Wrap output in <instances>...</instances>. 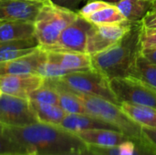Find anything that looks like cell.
Returning <instances> with one entry per match:
<instances>
[{
  "label": "cell",
  "mask_w": 156,
  "mask_h": 155,
  "mask_svg": "<svg viewBox=\"0 0 156 155\" xmlns=\"http://www.w3.org/2000/svg\"><path fill=\"white\" fill-rule=\"evenodd\" d=\"M122 110L139 126L156 129V108L128 102L121 103Z\"/></svg>",
  "instance_id": "obj_19"
},
{
  "label": "cell",
  "mask_w": 156,
  "mask_h": 155,
  "mask_svg": "<svg viewBox=\"0 0 156 155\" xmlns=\"http://www.w3.org/2000/svg\"><path fill=\"white\" fill-rule=\"evenodd\" d=\"M116 6L127 21L131 23L142 22L147 14L153 10L154 0H122Z\"/></svg>",
  "instance_id": "obj_21"
},
{
  "label": "cell",
  "mask_w": 156,
  "mask_h": 155,
  "mask_svg": "<svg viewBox=\"0 0 156 155\" xmlns=\"http://www.w3.org/2000/svg\"><path fill=\"white\" fill-rule=\"evenodd\" d=\"M100 155H156V148L143 136L130 138L113 147H97L88 145Z\"/></svg>",
  "instance_id": "obj_13"
},
{
  "label": "cell",
  "mask_w": 156,
  "mask_h": 155,
  "mask_svg": "<svg viewBox=\"0 0 156 155\" xmlns=\"http://www.w3.org/2000/svg\"><path fill=\"white\" fill-rule=\"evenodd\" d=\"M81 100L86 112L96 118H99L123 132L131 138H141L142 127L134 122L121 108L103 98L76 93Z\"/></svg>",
  "instance_id": "obj_4"
},
{
  "label": "cell",
  "mask_w": 156,
  "mask_h": 155,
  "mask_svg": "<svg viewBox=\"0 0 156 155\" xmlns=\"http://www.w3.org/2000/svg\"><path fill=\"white\" fill-rule=\"evenodd\" d=\"M110 86L120 105L128 102L156 108V91L138 79L131 76L115 78L110 80Z\"/></svg>",
  "instance_id": "obj_6"
},
{
  "label": "cell",
  "mask_w": 156,
  "mask_h": 155,
  "mask_svg": "<svg viewBox=\"0 0 156 155\" xmlns=\"http://www.w3.org/2000/svg\"><path fill=\"white\" fill-rule=\"evenodd\" d=\"M87 1H89V0H87ZM101 1H105V2H107V3H110V4H112V5H117L120 1H122V0H101Z\"/></svg>",
  "instance_id": "obj_35"
},
{
  "label": "cell",
  "mask_w": 156,
  "mask_h": 155,
  "mask_svg": "<svg viewBox=\"0 0 156 155\" xmlns=\"http://www.w3.org/2000/svg\"></svg>",
  "instance_id": "obj_40"
},
{
  "label": "cell",
  "mask_w": 156,
  "mask_h": 155,
  "mask_svg": "<svg viewBox=\"0 0 156 155\" xmlns=\"http://www.w3.org/2000/svg\"><path fill=\"white\" fill-rule=\"evenodd\" d=\"M27 99L2 93L0 96V123L6 127H25L37 122Z\"/></svg>",
  "instance_id": "obj_7"
},
{
  "label": "cell",
  "mask_w": 156,
  "mask_h": 155,
  "mask_svg": "<svg viewBox=\"0 0 156 155\" xmlns=\"http://www.w3.org/2000/svg\"><path fill=\"white\" fill-rule=\"evenodd\" d=\"M45 79L37 74L2 75L0 90L2 93L27 99L30 94L44 84Z\"/></svg>",
  "instance_id": "obj_10"
},
{
  "label": "cell",
  "mask_w": 156,
  "mask_h": 155,
  "mask_svg": "<svg viewBox=\"0 0 156 155\" xmlns=\"http://www.w3.org/2000/svg\"><path fill=\"white\" fill-rule=\"evenodd\" d=\"M44 4L29 0H0V21L35 22Z\"/></svg>",
  "instance_id": "obj_11"
},
{
  "label": "cell",
  "mask_w": 156,
  "mask_h": 155,
  "mask_svg": "<svg viewBox=\"0 0 156 155\" xmlns=\"http://www.w3.org/2000/svg\"><path fill=\"white\" fill-rule=\"evenodd\" d=\"M153 10L156 11V0L154 1V6H153Z\"/></svg>",
  "instance_id": "obj_37"
},
{
  "label": "cell",
  "mask_w": 156,
  "mask_h": 155,
  "mask_svg": "<svg viewBox=\"0 0 156 155\" xmlns=\"http://www.w3.org/2000/svg\"><path fill=\"white\" fill-rule=\"evenodd\" d=\"M77 135L88 145L97 147H113L129 140L131 137L120 131L94 129L80 132Z\"/></svg>",
  "instance_id": "obj_14"
},
{
  "label": "cell",
  "mask_w": 156,
  "mask_h": 155,
  "mask_svg": "<svg viewBox=\"0 0 156 155\" xmlns=\"http://www.w3.org/2000/svg\"><path fill=\"white\" fill-rule=\"evenodd\" d=\"M129 76L138 79L156 91V63L142 52L137 56Z\"/></svg>",
  "instance_id": "obj_22"
},
{
  "label": "cell",
  "mask_w": 156,
  "mask_h": 155,
  "mask_svg": "<svg viewBox=\"0 0 156 155\" xmlns=\"http://www.w3.org/2000/svg\"><path fill=\"white\" fill-rule=\"evenodd\" d=\"M29 1L38 2V3H48V2H50V0H29Z\"/></svg>",
  "instance_id": "obj_36"
},
{
  "label": "cell",
  "mask_w": 156,
  "mask_h": 155,
  "mask_svg": "<svg viewBox=\"0 0 156 155\" xmlns=\"http://www.w3.org/2000/svg\"><path fill=\"white\" fill-rule=\"evenodd\" d=\"M83 1H87V0H50V2L53 3L54 5L70 9L72 11H76Z\"/></svg>",
  "instance_id": "obj_30"
},
{
  "label": "cell",
  "mask_w": 156,
  "mask_h": 155,
  "mask_svg": "<svg viewBox=\"0 0 156 155\" xmlns=\"http://www.w3.org/2000/svg\"><path fill=\"white\" fill-rule=\"evenodd\" d=\"M86 19L92 25H111V24H121L126 20L125 16L120 11L115 5L103 8L88 17Z\"/></svg>",
  "instance_id": "obj_24"
},
{
  "label": "cell",
  "mask_w": 156,
  "mask_h": 155,
  "mask_svg": "<svg viewBox=\"0 0 156 155\" xmlns=\"http://www.w3.org/2000/svg\"><path fill=\"white\" fill-rule=\"evenodd\" d=\"M142 22L132 24L129 31L112 47L91 57L92 67L109 80L127 77L141 53L140 35Z\"/></svg>",
  "instance_id": "obj_2"
},
{
  "label": "cell",
  "mask_w": 156,
  "mask_h": 155,
  "mask_svg": "<svg viewBox=\"0 0 156 155\" xmlns=\"http://www.w3.org/2000/svg\"><path fill=\"white\" fill-rule=\"evenodd\" d=\"M142 135L156 148V129L142 128Z\"/></svg>",
  "instance_id": "obj_32"
},
{
  "label": "cell",
  "mask_w": 156,
  "mask_h": 155,
  "mask_svg": "<svg viewBox=\"0 0 156 155\" xmlns=\"http://www.w3.org/2000/svg\"><path fill=\"white\" fill-rule=\"evenodd\" d=\"M35 36L34 22L0 21V42L24 39Z\"/></svg>",
  "instance_id": "obj_20"
},
{
  "label": "cell",
  "mask_w": 156,
  "mask_h": 155,
  "mask_svg": "<svg viewBox=\"0 0 156 155\" xmlns=\"http://www.w3.org/2000/svg\"><path fill=\"white\" fill-rule=\"evenodd\" d=\"M63 155H100L97 153H95L93 150H91L89 146L83 150L78 151V152H74V153H67V154Z\"/></svg>",
  "instance_id": "obj_34"
},
{
  "label": "cell",
  "mask_w": 156,
  "mask_h": 155,
  "mask_svg": "<svg viewBox=\"0 0 156 155\" xmlns=\"http://www.w3.org/2000/svg\"><path fill=\"white\" fill-rule=\"evenodd\" d=\"M28 100L39 103L58 105V93L55 87L45 80L44 84L40 88L34 90L30 94Z\"/></svg>",
  "instance_id": "obj_26"
},
{
  "label": "cell",
  "mask_w": 156,
  "mask_h": 155,
  "mask_svg": "<svg viewBox=\"0 0 156 155\" xmlns=\"http://www.w3.org/2000/svg\"><path fill=\"white\" fill-rule=\"evenodd\" d=\"M141 48H156V28H144L142 27L140 35Z\"/></svg>",
  "instance_id": "obj_29"
},
{
  "label": "cell",
  "mask_w": 156,
  "mask_h": 155,
  "mask_svg": "<svg viewBox=\"0 0 156 155\" xmlns=\"http://www.w3.org/2000/svg\"><path fill=\"white\" fill-rule=\"evenodd\" d=\"M91 26V23L79 15L78 17L62 31L58 40L44 50L86 53L88 34Z\"/></svg>",
  "instance_id": "obj_8"
},
{
  "label": "cell",
  "mask_w": 156,
  "mask_h": 155,
  "mask_svg": "<svg viewBox=\"0 0 156 155\" xmlns=\"http://www.w3.org/2000/svg\"><path fill=\"white\" fill-rule=\"evenodd\" d=\"M47 59L58 64L69 72L93 69L91 57L87 53L47 51Z\"/></svg>",
  "instance_id": "obj_16"
},
{
  "label": "cell",
  "mask_w": 156,
  "mask_h": 155,
  "mask_svg": "<svg viewBox=\"0 0 156 155\" xmlns=\"http://www.w3.org/2000/svg\"><path fill=\"white\" fill-rule=\"evenodd\" d=\"M79 14L76 11L54 5L51 2L45 3L34 22L35 37L42 49L52 46L58 38L62 31L70 25Z\"/></svg>",
  "instance_id": "obj_3"
},
{
  "label": "cell",
  "mask_w": 156,
  "mask_h": 155,
  "mask_svg": "<svg viewBox=\"0 0 156 155\" xmlns=\"http://www.w3.org/2000/svg\"><path fill=\"white\" fill-rule=\"evenodd\" d=\"M143 27L144 28H156V11L152 10L142 20Z\"/></svg>",
  "instance_id": "obj_31"
},
{
  "label": "cell",
  "mask_w": 156,
  "mask_h": 155,
  "mask_svg": "<svg viewBox=\"0 0 156 155\" xmlns=\"http://www.w3.org/2000/svg\"><path fill=\"white\" fill-rule=\"evenodd\" d=\"M40 48L37 37L0 42V62L16 59L31 54Z\"/></svg>",
  "instance_id": "obj_17"
},
{
  "label": "cell",
  "mask_w": 156,
  "mask_h": 155,
  "mask_svg": "<svg viewBox=\"0 0 156 155\" xmlns=\"http://www.w3.org/2000/svg\"><path fill=\"white\" fill-rule=\"evenodd\" d=\"M47 58L46 50L39 48L35 52L27 56L0 62V76L37 74L38 66Z\"/></svg>",
  "instance_id": "obj_12"
},
{
  "label": "cell",
  "mask_w": 156,
  "mask_h": 155,
  "mask_svg": "<svg viewBox=\"0 0 156 155\" xmlns=\"http://www.w3.org/2000/svg\"><path fill=\"white\" fill-rule=\"evenodd\" d=\"M69 73L70 72L60 67L58 64L49 61L47 58L40 63L37 71V74L44 79H58Z\"/></svg>",
  "instance_id": "obj_27"
},
{
  "label": "cell",
  "mask_w": 156,
  "mask_h": 155,
  "mask_svg": "<svg viewBox=\"0 0 156 155\" xmlns=\"http://www.w3.org/2000/svg\"><path fill=\"white\" fill-rule=\"evenodd\" d=\"M146 58H148L150 60L156 63V48H148V49H143L141 51Z\"/></svg>",
  "instance_id": "obj_33"
},
{
  "label": "cell",
  "mask_w": 156,
  "mask_h": 155,
  "mask_svg": "<svg viewBox=\"0 0 156 155\" xmlns=\"http://www.w3.org/2000/svg\"><path fill=\"white\" fill-rule=\"evenodd\" d=\"M112 4L110 3H107L105 1H101V0H89L87 2V4L82 6L78 12V14L80 16H81L82 17L86 18L88 17L89 16L103 9V8H106L108 6H110Z\"/></svg>",
  "instance_id": "obj_28"
},
{
  "label": "cell",
  "mask_w": 156,
  "mask_h": 155,
  "mask_svg": "<svg viewBox=\"0 0 156 155\" xmlns=\"http://www.w3.org/2000/svg\"><path fill=\"white\" fill-rule=\"evenodd\" d=\"M2 155H31V154H2Z\"/></svg>",
  "instance_id": "obj_38"
},
{
  "label": "cell",
  "mask_w": 156,
  "mask_h": 155,
  "mask_svg": "<svg viewBox=\"0 0 156 155\" xmlns=\"http://www.w3.org/2000/svg\"><path fill=\"white\" fill-rule=\"evenodd\" d=\"M29 101L31 108L39 122L60 125L61 122L67 114L59 105L39 103L32 100Z\"/></svg>",
  "instance_id": "obj_23"
},
{
  "label": "cell",
  "mask_w": 156,
  "mask_h": 155,
  "mask_svg": "<svg viewBox=\"0 0 156 155\" xmlns=\"http://www.w3.org/2000/svg\"><path fill=\"white\" fill-rule=\"evenodd\" d=\"M59 126L75 134L80 132L94 130V129H108V130L119 131L113 125L99 118H96L92 115H90L88 113L66 114L65 118L63 119Z\"/></svg>",
  "instance_id": "obj_15"
},
{
  "label": "cell",
  "mask_w": 156,
  "mask_h": 155,
  "mask_svg": "<svg viewBox=\"0 0 156 155\" xmlns=\"http://www.w3.org/2000/svg\"><path fill=\"white\" fill-rule=\"evenodd\" d=\"M2 95V91H1V90H0V96Z\"/></svg>",
  "instance_id": "obj_39"
},
{
  "label": "cell",
  "mask_w": 156,
  "mask_h": 155,
  "mask_svg": "<svg viewBox=\"0 0 156 155\" xmlns=\"http://www.w3.org/2000/svg\"><path fill=\"white\" fill-rule=\"evenodd\" d=\"M2 154H33V152L13 139L6 131V126L0 123V155Z\"/></svg>",
  "instance_id": "obj_25"
},
{
  "label": "cell",
  "mask_w": 156,
  "mask_h": 155,
  "mask_svg": "<svg viewBox=\"0 0 156 155\" xmlns=\"http://www.w3.org/2000/svg\"><path fill=\"white\" fill-rule=\"evenodd\" d=\"M132 24L125 21L121 24L92 25L88 34L86 53L93 56L110 48L129 31Z\"/></svg>",
  "instance_id": "obj_9"
},
{
  "label": "cell",
  "mask_w": 156,
  "mask_h": 155,
  "mask_svg": "<svg viewBox=\"0 0 156 155\" xmlns=\"http://www.w3.org/2000/svg\"><path fill=\"white\" fill-rule=\"evenodd\" d=\"M45 80L55 87V89L58 90V105L67 114L87 113L81 100L75 92L65 88L57 79H45Z\"/></svg>",
  "instance_id": "obj_18"
},
{
  "label": "cell",
  "mask_w": 156,
  "mask_h": 155,
  "mask_svg": "<svg viewBox=\"0 0 156 155\" xmlns=\"http://www.w3.org/2000/svg\"><path fill=\"white\" fill-rule=\"evenodd\" d=\"M57 79L65 88L75 93L101 97L120 105L111 89L110 80L95 69L73 71Z\"/></svg>",
  "instance_id": "obj_5"
},
{
  "label": "cell",
  "mask_w": 156,
  "mask_h": 155,
  "mask_svg": "<svg viewBox=\"0 0 156 155\" xmlns=\"http://www.w3.org/2000/svg\"><path fill=\"white\" fill-rule=\"evenodd\" d=\"M6 131L34 155H63L88 147L77 134L59 125L37 122L25 127H6Z\"/></svg>",
  "instance_id": "obj_1"
}]
</instances>
